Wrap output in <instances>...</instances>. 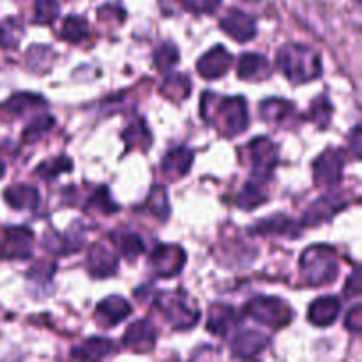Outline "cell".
<instances>
[{
	"label": "cell",
	"instance_id": "34",
	"mask_svg": "<svg viewBox=\"0 0 362 362\" xmlns=\"http://www.w3.org/2000/svg\"><path fill=\"white\" fill-rule=\"evenodd\" d=\"M53 127V117L52 115H41L37 119L32 120L23 131V141L25 144H35L41 136H45L49 129Z\"/></svg>",
	"mask_w": 362,
	"mask_h": 362
},
{
	"label": "cell",
	"instance_id": "33",
	"mask_svg": "<svg viewBox=\"0 0 362 362\" xmlns=\"http://www.w3.org/2000/svg\"><path fill=\"white\" fill-rule=\"evenodd\" d=\"M331 117H332V105L329 103L327 98H317L313 103H311V108H310V119L317 124L320 129H325L331 122Z\"/></svg>",
	"mask_w": 362,
	"mask_h": 362
},
{
	"label": "cell",
	"instance_id": "25",
	"mask_svg": "<svg viewBox=\"0 0 362 362\" xmlns=\"http://www.w3.org/2000/svg\"><path fill=\"white\" fill-rule=\"evenodd\" d=\"M293 113L292 103L285 101L279 98L265 99L260 105V117L267 122H283Z\"/></svg>",
	"mask_w": 362,
	"mask_h": 362
},
{
	"label": "cell",
	"instance_id": "43",
	"mask_svg": "<svg viewBox=\"0 0 362 362\" xmlns=\"http://www.w3.org/2000/svg\"><path fill=\"white\" fill-rule=\"evenodd\" d=\"M352 141H354V154H356V158H359L361 156V126L354 127Z\"/></svg>",
	"mask_w": 362,
	"mask_h": 362
},
{
	"label": "cell",
	"instance_id": "35",
	"mask_svg": "<svg viewBox=\"0 0 362 362\" xmlns=\"http://www.w3.org/2000/svg\"><path fill=\"white\" fill-rule=\"evenodd\" d=\"M87 207H92L94 211L103 212V214H113V212L119 211V205L112 200L108 189L106 187H99L87 202Z\"/></svg>",
	"mask_w": 362,
	"mask_h": 362
},
{
	"label": "cell",
	"instance_id": "10",
	"mask_svg": "<svg viewBox=\"0 0 362 362\" xmlns=\"http://www.w3.org/2000/svg\"><path fill=\"white\" fill-rule=\"evenodd\" d=\"M232 60L233 57L226 52L225 46H214V48L209 49L207 53H204L198 59L197 69L200 76H204L205 80H216V78L225 76L228 73Z\"/></svg>",
	"mask_w": 362,
	"mask_h": 362
},
{
	"label": "cell",
	"instance_id": "37",
	"mask_svg": "<svg viewBox=\"0 0 362 362\" xmlns=\"http://www.w3.org/2000/svg\"><path fill=\"white\" fill-rule=\"evenodd\" d=\"M21 35V25L14 20L0 23V48H16Z\"/></svg>",
	"mask_w": 362,
	"mask_h": 362
},
{
	"label": "cell",
	"instance_id": "23",
	"mask_svg": "<svg viewBox=\"0 0 362 362\" xmlns=\"http://www.w3.org/2000/svg\"><path fill=\"white\" fill-rule=\"evenodd\" d=\"M6 200L9 202L11 207L18 209H32L35 211L39 205V193L35 187L27 186V184H20V186H14L11 189L6 191Z\"/></svg>",
	"mask_w": 362,
	"mask_h": 362
},
{
	"label": "cell",
	"instance_id": "19",
	"mask_svg": "<svg viewBox=\"0 0 362 362\" xmlns=\"http://www.w3.org/2000/svg\"><path fill=\"white\" fill-rule=\"evenodd\" d=\"M193 152L186 147L173 148L168 154L163 158V173L168 177L170 180H175L179 177H184L191 168L193 163Z\"/></svg>",
	"mask_w": 362,
	"mask_h": 362
},
{
	"label": "cell",
	"instance_id": "7",
	"mask_svg": "<svg viewBox=\"0 0 362 362\" xmlns=\"http://www.w3.org/2000/svg\"><path fill=\"white\" fill-rule=\"evenodd\" d=\"M343 168H345V154L341 151L329 148L315 161V182L318 186H334L341 180Z\"/></svg>",
	"mask_w": 362,
	"mask_h": 362
},
{
	"label": "cell",
	"instance_id": "2",
	"mask_svg": "<svg viewBox=\"0 0 362 362\" xmlns=\"http://www.w3.org/2000/svg\"><path fill=\"white\" fill-rule=\"evenodd\" d=\"M279 71L293 83H306L322 74V59L310 46L288 42L281 46L276 55Z\"/></svg>",
	"mask_w": 362,
	"mask_h": 362
},
{
	"label": "cell",
	"instance_id": "44",
	"mask_svg": "<svg viewBox=\"0 0 362 362\" xmlns=\"http://www.w3.org/2000/svg\"><path fill=\"white\" fill-rule=\"evenodd\" d=\"M4 172H6V166H4V163L0 161V177L4 175Z\"/></svg>",
	"mask_w": 362,
	"mask_h": 362
},
{
	"label": "cell",
	"instance_id": "13",
	"mask_svg": "<svg viewBox=\"0 0 362 362\" xmlns=\"http://www.w3.org/2000/svg\"><path fill=\"white\" fill-rule=\"evenodd\" d=\"M88 271L95 278H108L115 274L119 267V257L113 250H110L105 244H95L88 255Z\"/></svg>",
	"mask_w": 362,
	"mask_h": 362
},
{
	"label": "cell",
	"instance_id": "30",
	"mask_svg": "<svg viewBox=\"0 0 362 362\" xmlns=\"http://www.w3.org/2000/svg\"><path fill=\"white\" fill-rule=\"evenodd\" d=\"M46 101L39 95L34 94H18L14 98H11L6 103V110L11 115H23V113L32 112V110H37L39 106H45Z\"/></svg>",
	"mask_w": 362,
	"mask_h": 362
},
{
	"label": "cell",
	"instance_id": "22",
	"mask_svg": "<svg viewBox=\"0 0 362 362\" xmlns=\"http://www.w3.org/2000/svg\"><path fill=\"white\" fill-rule=\"evenodd\" d=\"M262 182H264V180L255 179L253 177V180L244 184L240 193L237 194L235 204L239 205L240 209H244V211H253V209H257L258 205L267 202V194H265L264 187H262Z\"/></svg>",
	"mask_w": 362,
	"mask_h": 362
},
{
	"label": "cell",
	"instance_id": "15",
	"mask_svg": "<svg viewBox=\"0 0 362 362\" xmlns=\"http://www.w3.org/2000/svg\"><path fill=\"white\" fill-rule=\"evenodd\" d=\"M131 306L126 299L119 296H112L108 299L101 300L98 304V310H95V317L98 322L105 327H113L119 322H122L124 318H127L131 315Z\"/></svg>",
	"mask_w": 362,
	"mask_h": 362
},
{
	"label": "cell",
	"instance_id": "32",
	"mask_svg": "<svg viewBox=\"0 0 362 362\" xmlns=\"http://www.w3.org/2000/svg\"><path fill=\"white\" fill-rule=\"evenodd\" d=\"M179 49L173 42H163L154 52V64L159 71H170L179 62Z\"/></svg>",
	"mask_w": 362,
	"mask_h": 362
},
{
	"label": "cell",
	"instance_id": "18",
	"mask_svg": "<svg viewBox=\"0 0 362 362\" xmlns=\"http://www.w3.org/2000/svg\"><path fill=\"white\" fill-rule=\"evenodd\" d=\"M339 311H341V303L338 297L325 296L315 300L308 311V320L318 327H327V325L334 324L338 318Z\"/></svg>",
	"mask_w": 362,
	"mask_h": 362
},
{
	"label": "cell",
	"instance_id": "29",
	"mask_svg": "<svg viewBox=\"0 0 362 362\" xmlns=\"http://www.w3.org/2000/svg\"><path fill=\"white\" fill-rule=\"evenodd\" d=\"M124 141L127 145V151H131L133 147H140V148H147L148 145L152 144V136L151 131L147 129L144 120H138V122L131 124L126 131H124Z\"/></svg>",
	"mask_w": 362,
	"mask_h": 362
},
{
	"label": "cell",
	"instance_id": "4",
	"mask_svg": "<svg viewBox=\"0 0 362 362\" xmlns=\"http://www.w3.org/2000/svg\"><path fill=\"white\" fill-rule=\"evenodd\" d=\"M244 313L258 324H264L272 329L285 327L293 317V311L290 310L288 304L278 297H255L246 304Z\"/></svg>",
	"mask_w": 362,
	"mask_h": 362
},
{
	"label": "cell",
	"instance_id": "41",
	"mask_svg": "<svg viewBox=\"0 0 362 362\" xmlns=\"http://www.w3.org/2000/svg\"><path fill=\"white\" fill-rule=\"evenodd\" d=\"M361 320H362V308L361 304H356V306L349 311V315H346V329L352 331L354 334H359Z\"/></svg>",
	"mask_w": 362,
	"mask_h": 362
},
{
	"label": "cell",
	"instance_id": "14",
	"mask_svg": "<svg viewBox=\"0 0 362 362\" xmlns=\"http://www.w3.org/2000/svg\"><path fill=\"white\" fill-rule=\"evenodd\" d=\"M230 346H232V356L239 359H250L264 352L267 346V338L257 331H239L232 338Z\"/></svg>",
	"mask_w": 362,
	"mask_h": 362
},
{
	"label": "cell",
	"instance_id": "3",
	"mask_svg": "<svg viewBox=\"0 0 362 362\" xmlns=\"http://www.w3.org/2000/svg\"><path fill=\"white\" fill-rule=\"evenodd\" d=\"M300 274L308 286H322L338 276L336 251L331 246H311L300 257Z\"/></svg>",
	"mask_w": 362,
	"mask_h": 362
},
{
	"label": "cell",
	"instance_id": "42",
	"mask_svg": "<svg viewBox=\"0 0 362 362\" xmlns=\"http://www.w3.org/2000/svg\"><path fill=\"white\" fill-rule=\"evenodd\" d=\"M359 293H361V272H359V267L356 265L352 276H350L349 281H346L345 296L346 297H357Z\"/></svg>",
	"mask_w": 362,
	"mask_h": 362
},
{
	"label": "cell",
	"instance_id": "16",
	"mask_svg": "<svg viewBox=\"0 0 362 362\" xmlns=\"http://www.w3.org/2000/svg\"><path fill=\"white\" fill-rule=\"evenodd\" d=\"M343 207H345V202L339 200L334 194H325V197H322L320 200L315 202V204L308 209L303 221H300V226H313L318 225V223L327 221V219H331L336 212L341 211Z\"/></svg>",
	"mask_w": 362,
	"mask_h": 362
},
{
	"label": "cell",
	"instance_id": "36",
	"mask_svg": "<svg viewBox=\"0 0 362 362\" xmlns=\"http://www.w3.org/2000/svg\"><path fill=\"white\" fill-rule=\"evenodd\" d=\"M59 2L57 0H35V23H53L59 16Z\"/></svg>",
	"mask_w": 362,
	"mask_h": 362
},
{
	"label": "cell",
	"instance_id": "24",
	"mask_svg": "<svg viewBox=\"0 0 362 362\" xmlns=\"http://www.w3.org/2000/svg\"><path fill=\"white\" fill-rule=\"evenodd\" d=\"M112 240L127 262H134L145 251V244L138 233H115L112 235Z\"/></svg>",
	"mask_w": 362,
	"mask_h": 362
},
{
	"label": "cell",
	"instance_id": "12",
	"mask_svg": "<svg viewBox=\"0 0 362 362\" xmlns=\"http://www.w3.org/2000/svg\"><path fill=\"white\" fill-rule=\"evenodd\" d=\"M156 338H158V332H156L154 325L148 320H138L127 327L122 345L134 352H148L154 349Z\"/></svg>",
	"mask_w": 362,
	"mask_h": 362
},
{
	"label": "cell",
	"instance_id": "40",
	"mask_svg": "<svg viewBox=\"0 0 362 362\" xmlns=\"http://www.w3.org/2000/svg\"><path fill=\"white\" fill-rule=\"evenodd\" d=\"M180 4L193 13H214L221 0H180Z\"/></svg>",
	"mask_w": 362,
	"mask_h": 362
},
{
	"label": "cell",
	"instance_id": "5",
	"mask_svg": "<svg viewBox=\"0 0 362 362\" xmlns=\"http://www.w3.org/2000/svg\"><path fill=\"white\" fill-rule=\"evenodd\" d=\"M255 179L267 180L278 165V147L267 136H258L247 144Z\"/></svg>",
	"mask_w": 362,
	"mask_h": 362
},
{
	"label": "cell",
	"instance_id": "9",
	"mask_svg": "<svg viewBox=\"0 0 362 362\" xmlns=\"http://www.w3.org/2000/svg\"><path fill=\"white\" fill-rule=\"evenodd\" d=\"M32 246H34V233H32V230L23 228V226H13V228H7L6 233H4L2 257L18 258V260L30 258Z\"/></svg>",
	"mask_w": 362,
	"mask_h": 362
},
{
	"label": "cell",
	"instance_id": "8",
	"mask_svg": "<svg viewBox=\"0 0 362 362\" xmlns=\"http://www.w3.org/2000/svg\"><path fill=\"white\" fill-rule=\"evenodd\" d=\"M184 262L186 255L179 246H158L148 258V264L161 278H173L179 274L184 267Z\"/></svg>",
	"mask_w": 362,
	"mask_h": 362
},
{
	"label": "cell",
	"instance_id": "26",
	"mask_svg": "<svg viewBox=\"0 0 362 362\" xmlns=\"http://www.w3.org/2000/svg\"><path fill=\"white\" fill-rule=\"evenodd\" d=\"M300 226H296L292 219L286 216H272L269 219H262L258 225L253 226L251 232L255 233H285V235H292V233H299Z\"/></svg>",
	"mask_w": 362,
	"mask_h": 362
},
{
	"label": "cell",
	"instance_id": "11",
	"mask_svg": "<svg viewBox=\"0 0 362 362\" xmlns=\"http://www.w3.org/2000/svg\"><path fill=\"white\" fill-rule=\"evenodd\" d=\"M219 27L223 28L225 34L239 42H246L257 35V25H255L253 18L239 9L228 11L226 16L219 21Z\"/></svg>",
	"mask_w": 362,
	"mask_h": 362
},
{
	"label": "cell",
	"instance_id": "28",
	"mask_svg": "<svg viewBox=\"0 0 362 362\" xmlns=\"http://www.w3.org/2000/svg\"><path fill=\"white\" fill-rule=\"evenodd\" d=\"M88 34H90V30H88V23L85 18L74 16L73 14V16H67L66 20H64L60 35H62V39H66V41L80 42L83 41V39H87Z\"/></svg>",
	"mask_w": 362,
	"mask_h": 362
},
{
	"label": "cell",
	"instance_id": "6",
	"mask_svg": "<svg viewBox=\"0 0 362 362\" xmlns=\"http://www.w3.org/2000/svg\"><path fill=\"white\" fill-rule=\"evenodd\" d=\"M163 313H165L166 320L173 325V329L179 331H186L197 325L198 318H200V311L198 308L191 306L189 299L186 296H165L163 297Z\"/></svg>",
	"mask_w": 362,
	"mask_h": 362
},
{
	"label": "cell",
	"instance_id": "20",
	"mask_svg": "<svg viewBox=\"0 0 362 362\" xmlns=\"http://www.w3.org/2000/svg\"><path fill=\"white\" fill-rule=\"evenodd\" d=\"M237 317L233 308L225 306V304H216L214 308L209 313V322L207 329L214 336H228L232 332V329L235 327Z\"/></svg>",
	"mask_w": 362,
	"mask_h": 362
},
{
	"label": "cell",
	"instance_id": "38",
	"mask_svg": "<svg viewBox=\"0 0 362 362\" xmlns=\"http://www.w3.org/2000/svg\"><path fill=\"white\" fill-rule=\"evenodd\" d=\"M71 168H73V165H71V159L66 158V156H60V158L53 159L52 163H42V165L39 166L37 173L45 180H52V179H55L59 173L69 172Z\"/></svg>",
	"mask_w": 362,
	"mask_h": 362
},
{
	"label": "cell",
	"instance_id": "21",
	"mask_svg": "<svg viewBox=\"0 0 362 362\" xmlns=\"http://www.w3.org/2000/svg\"><path fill=\"white\" fill-rule=\"evenodd\" d=\"M115 352V346L110 339L106 338H90L87 341L81 343L80 346L73 350L71 357L74 359H85V361H98V359H105V357L112 356Z\"/></svg>",
	"mask_w": 362,
	"mask_h": 362
},
{
	"label": "cell",
	"instance_id": "1",
	"mask_svg": "<svg viewBox=\"0 0 362 362\" xmlns=\"http://www.w3.org/2000/svg\"><path fill=\"white\" fill-rule=\"evenodd\" d=\"M202 115L228 136L244 133L250 127V113L244 98H216L212 92L202 95Z\"/></svg>",
	"mask_w": 362,
	"mask_h": 362
},
{
	"label": "cell",
	"instance_id": "27",
	"mask_svg": "<svg viewBox=\"0 0 362 362\" xmlns=\"http://www.w3.org/2000/svg\"><path fill=\"white\" fill-rule=\"evenodd\" d=\"M145 211L151 212L158 219L165 221L170 216V205H168V194L163 186L152 187L151 194H148L147 202H145Z\"/></svg>",
	"mask_w": 362,
	"mask_h": 362
},
{
	"label": "cell",
	"instance_id": "39",
	"mask_svg": "<svg viewBox=\"0 0 362 362\" xmlns=\"http://www.w3.org/2000/svg\"><path fill=\"white\" fill-rule=\"evenodd\" d=\"M53 49H49L48 46H32L27 52V64L32 71L35 73H42L49 67V62H45V57L52 55Z\"/></svg>",
	"mask_w": 362,
	"mask_h": 362
},
{
	"label": "cell",
	"instance_id": "17",
	"mask_svg": "<svg viewBox=\"0 0 362 362\" xmlns=\"http://www.w3.org/2000/svg\"><path fill=\"white\" fill-rule=\"evenodd\" d=\"M237 74L246 81L265 80L271 76V66L262 53H243L237 64Z\"/></svg>",
	"mask_w": 362,
	"mask_h": 362
},
{
	"label": "cell",
	"instance_id": "31",
	"mask_svg": "<svg viewBox=\"0 0 362 362\" xmlns=\"http://www.w3.org/2000/svg\"><path fill=\"white\" fill-rule=\"evenodd\" d=\"M163 92H165L166 98L173 99V101H182L191 92L189 78L186 74H172L165 80Z\"/></svg>",
	"mask_w": 362,
	"mask_h": 362
}]
</instances>
